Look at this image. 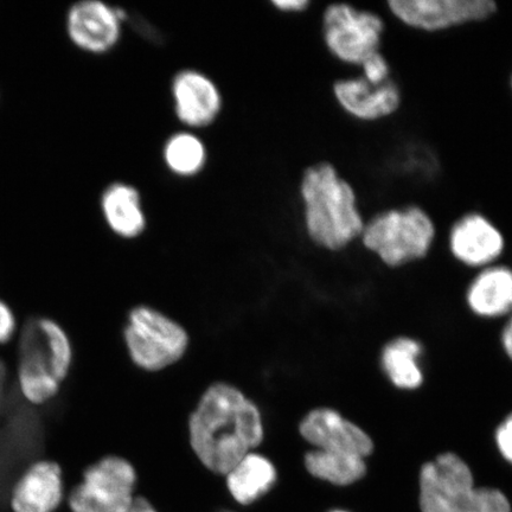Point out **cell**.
<instances>
[{
	"label": "cell",
	"instance_id": "20",
	"mask_svg": "<svg viewBox=\"0 0 512 512\" xmlns=\"http://www.w3.org/2000/svg\"><path fill=\"white\" fill-rule=\"evenodd\" d=\"M422 347L411 337H398L383 348L381 367L396 388L418 389L424 383L420 367Z\"/></svg>",
	"mask_w": 512,
	"mask_h": 512
},
{
	"label": "cell",
	"instance_id": "3",
	"mask_svg": "<svg viewBox=\"0 0 512 512\" xmlns=\"http://www.w3.org/2000/svg\"><path fill=\"white\" fill-rule=\"evenodd\" d=\"M73 361V349L61 326L48 318H30L18 344V390L31 405L54 399Z\"/></svg>",
	"mask_w": 512,
	"mask_h": 512
},
{
	"label": "cell",
	"instance_id": "19",
	"mask_svg": "<svg viewBox=\"0 0 512 512\" xmlns=\"http://www.w3.org/2000/svg\"><path fill=\"white\" fill-rule=\"evenodd\" d=\"M224 478L230 496L235 502L247 507L274 488L278 471L270 458L254 451L239 460Z\"/></svg>",
	"mask_w": 512,
	"mask_h": 512
},
{
	"label": "cell",
	"instance_id": "16",
	"mask_svg": "<svg viewBox=\"0 0 512 512\" xmlns=\"http://www.w3.org/2000/svg\"><path fill=\"white\" fill-rule=\"evenodd\" d=\"M64 495L59 464L38 460L18 478L10 492L14 512H55Z\"/></svg>",
	"mask_w": 512,
	"mask_h": 512
},
{
	"label": "cell",
	"instance_id": "2",
	"mask_svg": "<svg viewBox=\"0 0 512 512\" xmlns=\"http://www.w3.org/2000/svg\"><path fill=\"white\" fill-rule=\"evenodd\" d=\"M299 200L307 238L328 252H342L360 241L367 216L355 185L334 163L320 160L304 169Z\"/></svg>",
	"mask_w": 512,
	"mask_h": 512
},
{
	"label": "cell",
	"instance_id": "14",
	"mask_svg": "<svg viewBox=\"0 0 512 512\" xmlns=\"http://www.w3.org/2000/svg\"><path fill=\"white\" fill-rule=\"evenodd\" d=\"M126 14L99 0H83L69 9L67 31L76 47L89 54L110 53L123 36Z\"/></svg>",
	"mask_w": 512,
	"mask_h": 512
},
{
	"label": "cell",
	"instance_id": "15",
	"mask_svg": "<svg viewBox=\"0 0 512 512\" xmlns=\"http://www.w3.org/2000/svg\"><path fill=\"white\" fill-rule=\"evenodd\" d=\"M299 433L316 450L348 453L366 459L374 451L370 435L332 408H316L299 424Z\"/></svg>",
	"mask_w": 512,
	"mask_h": 512
},
{
	"label": "cell",
	"instance_id": "27",
	"mask_svg": "<svg viewBox=\"0 0 512 512\" xmlns=\"http://www.w3.org/2000/svg\"><path fill=\"white\" fill-rule=\"evenodd\" d=\"M8 388V371H6L5 364L0 360V415L3 413L5 406L6 396L9 393Z\"/></svg>",
	"mask_w": 512,
	"mask_h": 512
},
{
	"label": "cell",
	"instance_id": "1",
	"mask_svg": "<svg viewBox=\"0 0 512 512\" xmlns=\"http://www.w3.org/2000/svg\"><path fill=\"white\" fill-rule=\"evenodd\" d=\"M189 441L200 463L215 475L227 472L265 439L260 408L238 387L215 382L189 416Z\"/></svg>",
	"mask_w": 512,
	"mask_h": 512
},
{
	"label": "cell",
	"instance_id": "21",
	"mask_svg": "<svg viewBox=\"0 0 512 512\" xmlns=\"http://www.w3.org/2000/svg\"><path fill=\"white\" fill-rule=\"evenodd\" d=\"M162 156L166 169L179 178L200 175L208 163L206 144L190 130L171 134L164 143Z\"/></svg>",
	"mask_w": 512,
	"mask_h": 512
},
{
	"label": "cell",
	"instance_id": "7",
	"mask_svg": "<svg viewBox=\"0 0 512 512\" xmlns=\"http://www.w3.org/2000/svg\"><path fill=\"white\" fill-rule=\"evenodd\" d=\"M320 30L332 59L357 69L367 57L382 51L387 24L379 12L335 2L324 9Z\"/></svg>",
	"mask_w": 512,
	"mask_h": 512
},
{
	"label": "cell",
	"instance_id": "29",
	"mask_svg": "<svg viewBox=\"0 0 512 512\" xmlns=\"http://www.w3.org/2000/svg\"><path fill=\"white\" fill-rule=\"evenodd\" d=\"M128 512H158L153 505L144 497H137L132 508Z\"/></svg>",
	"mask_w": 512,
	"mask_h": 512
},
{
	"label": "cell",
	"instance_id": "18",
	"mask_svg": "<svg viewBox=\"0 0 512 512\" xmlns=\"http://www.w3.org/2000/svg\"><path fill=\"white\" fill-rule=\"evenodd\" d=\"M467 304L483 318H499L512 313V268L495 264L479 270L466 292Z\"/></svg>",
	"mask_w": 512,
	"mask_h": 512
},
{
	"label": "cell",
	"instance_id": "13",
	"mask_svg": "<svg viewBox=\"0 0 512 512\" xmlns=\"http://www.w3.org/2000/svg\"><path fill=\"white\" fill-rule=\"evenodd\" d=\"M170 93L176 118L190 131L207 128L220 118L223 110L221 89L201 70H179L171 80Z\"/></svg>",
	"mask_w": 512,
	"mask_h": 512
},
{
	"label": "cell",
	"instance_id": "11",
	"mask_svg": "<svg viewBox=\"0 0 512 512\" xmlns=\"http://www.w3.org/2000/svg\"><path fill=\"white\" fill-rule=\"evenodd\" d=\"M448 251L459 264L476 270L498 264L507 248L502 229L482 211H467L448 229Z\"/></svg>",
	"mask_w": 512,
	"mask_h": 512
},
{
	"label": "cell",
	"instance_id": "9",
	"mask_svg": "<svg viewBox=\"0 0 512 512\" xmlns=\"http://www.w3.org/2000/svg\"><path fill=\"white\" fill-rule=\"evenodd\" d=\"M138 475L131 462L108 456L88 467L69 495L73 512H128L136 501Z\"/></svg>",
	"mask_w": 512,
	"mask_h": 512
},
{
	"label": "cell",
	"instance_id": "5",
	"mask_svg": "<svg viewBox=\"0 0 512 512\" xmlns=\"http://www.w3.org/2000/svg\"><path fill=\"white\" fill-rule=\"evenodd\" d=\"M420 507L422 512H511L502 491L476 488L470 466L454 453L422 466Z\"/></svg>",
	"mask_w": 512,
	"mask_h": 512
},
{
	"label": "cell",
	"instance_id": "28",
	"mask_svg": "<svg viewBox=\"0 0 512 512\" xmlns=\"http://www.w3.org/2000/svg\"><path fill=\"white\" fill-rule=\"evenodd\" d=\"M502 344L505 354H507L512 360V313L510 315L507 325H505V328L503 330Z\"/></svg>",
	"mask_w": 512,
	"mask_h": 512
},
{
	"label": "cell",
	"instance_id": "17",
	"mask_svg": "<svg viewBox=\"0 0 512 512\" xmlns=\"http://www.w3.org/2000/svg\"><path fill=\"white\" fill-rule=\"evenodd\" d=\"M100 208L107 227L121 239L134 240L147 228L143 197L134 185L114 182L102 192Z\"/></svg>",
	"mask_w": 512,
	"mask_h": 512
},
{
	"label": "cell",
	"instance_id": "24",
	"mask_svg": "<svg viewBox=\"0 0 512 512\" xmlns=\"http://www.w3.org/2000/svg\"><path fill=\"white\" fill-rule=\"evenodd\" d=\"M495 441L499 453L508 463L512 464V413L498 426Z\"/></svg>",
	"mask_w": 512,
	"mask_h": 512
},
{
	"label": "cell",
	"instance_id": "31",
	"mask_svg": "<svg viewBox=\"0 0 512 512\" xmlns=\"http://www.w3.org/2000/svg\"><path fill=\"white\" fill-rule=\"evenodd\" d=\"M332 512H345V511H332Z\"/></svg>",
	"mask_w": 512,
	"mask_h": 512
},
{
	"label": "cell",
	"instance_id": "32",
	"mask_svg": "<svg viewBox=\"0 0 512 512\" xmlns=\"http://www.w3.org/2000/svg\"><path fill=\"white\" fill-rule=\"evenodd\" d=\"M223 512H234V511H223Z\"/></svg>",
	"mask_w": 512,
	"mask_h": 512
},
{
	"label": "cell",
	"instance_id": "30",
	"mask_svg": "<svg viewBox=\"0 0 512 512\" xmlns=\"http://www.w3.org/2000/svg\"><path fill=\"white\" fill-rule=\"evenodd\" d=\"M510 88H511V92H512V75H511V78H510Z\"/></svg>",
	"mask_w": 512,
	"mask_h": 512
},
{
	"label": "cell",
	"instance_id": "8",
	"mask_svg": "<svg viewBox=\"0 0 512 512\" xmlns=\"http://www.w3.org/2000/svg\"><path fill=\"white\" fill-rule=\"evenodd\" d=\"M124 339L131 361L150 373L181 361L190 343L188 331L181 324L147 305L133 307L128 313Z\"/></svg>",
	"mask_w": 512,
	"mask_h": 512
},
{
	"label": "cell",
	"instance_id": "4",
	"mask_svg": "<svg viewBox=\"0 0 512 512\" xmlns=\"http://www.w3.org/2000/svg\"><path fill=\"white\" fill-rule=\"evenodd\" d=\"M434 217L416 203L377 210L367 217L360 241L388 267H401L425 259L437 240Z\"/></svg>",
	"mask_w": 512,
	"mask_h": 512
},
{
	"label": "cell",
	"instance_id": "12",
	"mask_svg": "<svg viewBox=\"0 0 512 512\" xmlns=\"http://www.w3.org/2000/svg\"><path fill=\"white\" fill-rule=\"evenodd\" d=\"M332 96L341 111L358 123L374 124L400 111L403 94L394 79L375 86L357 73L332 83Z\"/></svg>",
	"mask_w": 512,
	"mask_h": 512
},
{
	"label": "cell",
	"instance_id": "22",
	"mask_svg": "<svg viewBox=\"0 0 512 512\" xmlns=\"http://www.w3.org/2000/svg\"><path fill=\"white\" fill-rule=\"evenodd\" d=\"M304 463L311 476L341 486L357 482L367 472L364 458L316 448L305 454Z\"/></svg>",
	"mask_w": 512,
	"mask_h": 512
},
{
	"label": "cell",
	"instance_id": "6",
	"mask_svg": "<svg viewBox=\"0 0 512 512\" xmlns=\"http://www.w3.org/2000/svg\"><path fill=\"white\" fill-rule=\"evenodd\" d=\"M46 421V414L25 400L14 384L0 415V503L41 457L46 447Z\"/></svg>",
	"mask_w": 512,
	"mask_h": 512
},
{
	"label": "cell",
	"instance_id": "23",
	"mask_svg": "<svg viewBox=\"0 0 512 512\" xmlns=\"http://www.w3.org/2000/svg\"><path fill=\"white\" fill-rule=\"evenodd\" d=\"M356 70L358 75L375 86L383 85L393 79L392 66L383 51H377L367 57Z\"/></svg>",
	"mask_w": 512,
	"mask_h": 512
},
{
	"label": "cell",
	"instance_id": "26",
	"mask_svg": "<svg viewBox=\"0 0 512 512\" xmlns=\"http://www.w3.org/2000/svg\"><path fill=\"white\" fill-rule=\"evenodd\" d=\"M273 8L283 14L298 15L310 9V0H274Z\"/></svg>",
	"mask_w": 512,
	"mask_h": 512
},
{
	"label": "cell",
	"instance_id": "25",
	"mask_svg": "<svg viewBox=\"0 0 512 512\" xmlns=\"http://www.w3.org/2000/svg\"><path fill=\"white\" fill-rule=\"evenodd\" d=\"M16 330L14 313L9 306L0 302V344L8 343Z\"/></svg>",
	"mask_w": 512,
	"mask_h": 512
},
{
	"label": "cell",
	"instance_id": "10",
	"mask_svg": "<svg viewBox=\"0 0 512 512\" xmlns=\"http://www.w3.org/2000/svg\"><path fill=\"white\" fill-rule=\"evenodd\" d=\"M386 5L403 27L426 34L483 23L498 11L494 0H389Z\"/></svg>",
	"mask_w": 512,
	"mask_h": 512
}]
</instances>
